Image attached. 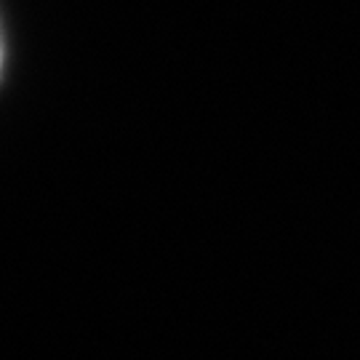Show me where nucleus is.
Returning <instances> with one entry per match:
<instances>
[{"mask_svg":"<svg viewBox=\"0 0 360 360\" xmlns=\"http://www.w3.org/2000/svg\"><path fill=\"white\" fill-rule=\"evenodd\" d=\"M3 56L6 53H3V32H0V70H3Z\"/></svg>","mask_w":360,"mask_h":360,"instance_id":"nucleus-1","label":"nucleus"}]
</instances>
